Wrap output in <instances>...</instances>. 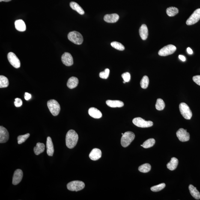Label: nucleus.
<instances>
[{"mask_svg": "<svg viewBox=\"0 0 200 200\" xmlns=\"http://www.w3.org/2000/svg\"><path fill=\"white\" fill-rule=\"evenodd\" d=\"M67 37L70 41L76 45H81L83 42V37L82 34L76 31L69 33Z\"/></svg>", "mask_w": 200, "mask_h": 200, "instance_id": "nucleus-3", "label": "nucleus"}, {"mask_svg": "<svg viewBox=\"0 0 200 200\" xmlns=\"http://www.w3.org/2000/svg\"><path fill=\"white\" fill-rule=\"evenodd\" d=\"M179 108L180 113L183 118L187 120L191 119L192 116V112L189 106L186 103H180L179 106Z\"/></svg>", "mask_w": 200, "mask_h": 200, "instance_id": "nucleus-6", "label": "nucleus"}, {"mask_svg": "<svg viewBox=\"0 0 200 200\" xmlns=\"http://www.w3.org/2000/svg\"><path fill=\"white\" fill-rule=\"evenodd\" d=\"M7 59L10 64L15 68H19L20 67V60L14 53L12 52L9 53L7 54Z\"/></svg>", "mask_w": 200, "mask_h": 200, "instance_id": "nucleus-10", "label": "nucleus"}, {"mask_svg": "<svg viewBox=\"0 0 200 200\" xmlns=\"http://www.w3.org/2000/svg\"><path fill=\"white\" fill-rule=\"evenodd\" d=\"M119 18V16L116 13L105 15L104 20L109 23H114L118 21Z\"/></svg>", "mask_w": 200, "mask_h": 200, "instance_id": "nucleus-15", "label": "nucleus"}, {"mask_svg": "<svg viewBox=\"0 0 200 200\" xmlns=\"http://www.w3.org/2000/svg\"><path fill=\"white\" fill-rule=\"evenodd\" d=\"M102 156V152L99 149L94 148L90 153V158L93 160H97L100 159Z\"/></svg>", "mask_w": 200, "mask_h": 200, "instance_id": "nucleus-16", "label": "nucleus"}, {"mask_svg": "<svg viewBox=\"0 0 200 200\" xmlns=\"http://www.w3.org/2000/svg\"><path fill=\"white\" fill-rule=\"evenodd\" d=\"M62 61L64 65L70 67L73 64V58L71 54L68 52H65L63 54L61 58Z\"/></svg>", "mask_w": 200, "mask_h": 200, "instance_id": "nucleus-12", "label": "nucleus"}, {"mask_svg": "<svg viewBox=\"0 0 200 200\" xmlns=\"http://www.w3.org/2000/svg\"><path fill=\"white\" fill-rule=\"evenodd\" d=\"M200 19V8L195 10L191 15L188 19L186 22L188 25L195 24L198 22Z\"/></svg>", "mask_w": 200, "mask_h": 200, "instance_id": "nucleus-9", "label": "nucleus"}, {"mask_svg": "<svg viewBox=\"0 0 200 200\" xmlns=\"http://www.w3.org/2000/svg\"><path fill=\"white\" fill-rule=\"evenodd\" d=\"M45 149V145L44 144L38 142L37 143L36 147L34 148V153L37 155H38L44 152Z\"/></svg>", "mask_w": 200, "mask_h": 200, "instance_id": "nucleus-26", "label": "nucleus"}, {"mask_svg": "<svg viewBox=\"0 0 200 200\" xmlns=\"http://www.w3.org/2000/svg\"><path fill=\"white\" fill-rule=\"evenodd\" d=\"M111 45L112 47L117 50L123 51L125 50L124 46L122 43L117 42H113L111 43Z\"/></svg>", "mask_w": 200, "mask_h": 200, "instance_id": "nucleus-33", "label": "nucleus"}, {"mask_svg": "<svg viewBox=\"0 0 200 200\" xmlns=\"http://www.w3.org/2000/svg\"><path fill=\"white\" fill-rule=\"evenodd\" d=\"M85 183L82 181L75 180L69 183L67 185V189L72 191H79L85 188Z\"/></svg>", "mask_w": 200, "mask_h": 200, "instance_id": "nucleus-5", "label": "nucleus"}, {"mask_svg": "<svg viewBox=\"0 0 200 200\" xmlns=\"http://www.w3.org/2000/svg\"><path fill=\"white\" fill-rule=\"evenodd\" d=\"M78 135L73 130H70L67 132L66 137V144L67 148L73 149L76 146L78 140Z\"/></svg>", "mask_w": 200, "mask_h": 200, "instance_id": "nucleus-1", "label": "nucleus"}, {"mask_svg": "<svg viewBox=\"0 0 200 200\" xmlns=\"http://www.w3.org/2000/svg\"><path fill=\"white\" fill-rule=\"evenodd\" d=\"M135 138V134L132 132H125L122 135L121 139V144L123 147L126 148L130 145Z\"/></svg>", "mask_w": 200, "mask_h": 200, "instance_id": "nucleus-2", "label": "nucleus"}, {"mask_svg": "<svg viewBox=\"0 0 200 200\" xmlns=\"http://www.w3.org/2000/svg\"><path fill=\"white\" fill-rule=\"evenodd\" d=\"M9 139V133L7 129L2 126H0V143H4Z\"/></svg>", "mask_w": 200, "mask_h": 200, "instance_id": "nucleus-13", "label": "nucleus"}, {"mask_svg": "<svg viewBox=\"0 0 200 200\" xmlns=\"http://www.w3.org/2000/svg\"><path fill=\"white\" fill-rule=\"evenodd\" d=\"M9 82L8 79L3 75L0 76V88H7L8 86Z\"/></svg>", "mask_w": 200, "mask_h": 200, "instance_id": "nucleus-28", "label": "nucleus"}, {"mask_svg": "<svg viewBox=\"0 0 200 200\" xmlns=\"http://www.w3.org/2000/svg\"><path fill=\"white\" fill-rule=\"evenodd\" d=\"M106 103L111 108H121L124 106V102L118 100H108L106 101Z\"/></svg>", "mask_w": 200, "mask_h": 200, "instance_id": "nucleus-19", "label": "nucleus"}, {"mask_svg": "<svg viewBox=\"0 0 200 200\" xmlns=\"http://www.w3.org/2000/svg\"><path fill=\"white\" fill-rule=\"evenodd\" d=\"M155 143V141L153 138L147 140L142 145V147L145 148H149L153 146Z\"/></svg>", "mask_w": 200, "mask_h": 200, "instance_id": "nucleus-29", "label": "nucleus"}, {"mask_svg": "<svg viewBox=\"0 0 200 200\" xmlns=\"http://www.w3.org/2000/svg\"><path fill=\"white\" fill-rule=\"evenodd\" d=\"M149 84V79L148 76H144L141 79L140 82V85L141 88L145 89L148 88Z\"/></svg>", "mask_w": 200, "mask_h": 200, "instance_id": "nucleus-32", "label": "nucleus"}, {"mask_svg": "<svg viewBox=\"0 0 200 200\" xmlns=\"http://www.w3.org/2000/svg\"><path fill=\"white\" fill-rule=\"evenodd\" d=\"M124 133H122V135H124Z\"/></svg>", "mask_w": 200, "mask_h": 200, "instance_id": "nucleus-45", "label": "nucleus"}, {"mask_svg": "<svg viewBox=\"0 0 200 200\" xmlns=\"http://www.w3.org/2000/svg\"><path fill=\"white\" fill-rule=\"evenodd\" d=\"M179 58L180 60H181L183 62H185L186 61V58L184 56L179 55Z\"/></svg>", "mask_w": 200, "mask_h": 200, "instance_id": "nucleus-41", "label": "nucleus"}, {"mask_svg": "<svg viewBox=\"0 0 200 200\" xmlns=\"http://www.w3.org/2000/svg\"><path fill=\"white\" fill-rule=\"evenodd\" d=\"M133 124L138 127L145 128L151 127L153 125V122L151 121H146L142 118L137 117L132 121Z\"/></svg>", "mask_w": 200, "mask_h": 200, "instance_id": "nucleus-7", "label": "nucleus"}, {"mask_svg": "<svg viewBox=\"0 0 200 200\" xmlns=\"http://www.w3.org/2000/svg\"><path fill=\"white\" fill-rule=\"evenodd\" d=\"M177 135L179 140L182 142H187L190 139V134L187 130L183 128H180L177 131Z\"/></svg>", "mask_w": 200, "mask_h": 200, "instance_id": "nucleus-11", "label": "nucleus"}, {"mask_svg": "<svg viewBox=\"0 0 200 200\" xmlns=\"http://www.w3.org/2000/svg\"><path fill=\"white\" fill-rule=\"evenodd\" d=\"M70 6L73 10L77 12L79 14L83 15L85 13V12L83 9L77 3L74 2V1H72L70 3Z\"/></svg>", "mask_w": 200, "mask_h": 200, "instance_id": "nucleus-25", "label": "nucleus"}, {"mask_svg": "<svg viewBox=\"0 0 200 200\" xmlns=\"http://www.w3.org/2000/svg\"><path fill=\"white\" fill-rule=\"evenodd\" d=\"M187 51L188 53L190 54V55H192V54L193 53V51H192V49L190 48L189 47L187 48Z\"/></svg>", "mask_w": 200, "mask_h": 200, "instance_id": "nucleus-42", "label": "nucleus"}, {"mask_svg": "<svg viewBox=\"0 0 200 200\" xmlns=\"http://www.w3.org/2000/svg\"><path fill=\"white\" fill-rule=\"evenodd\" d=\"M166 12L168 16L170 17H172L178 14L179 10L177 7H170L167 9Z\"/></svg>", "mask_w": 200, "mask_h": 200, "instance_id": "nucleus-27", "label": "nucleus"}, {"mask_svg": "<svg viewBox=\"0 0 200 200\" xmlns=\"http://www.w3.org/2000/svg\"><path fill=\"white\" fill-rule=\"evenodd\" d=\"M23 177V173L21 170L18 169L16 170L13 175L12 183L14 185L19 184L21 181Z\"/></svg>", "mask_w": 200, "mask_h": 200, "instance_id": "nucleus-14", "label": "nucleus"}, {"mask_svg": "<svg viewBox=\"0 0 200 200\" xmlns=\"http://www.w3.org/2000/svg\"><path fill=\"white\" fill-rule=\"evenodd\" d=\"M177 50L176 46L172 45H169L164 46L159 51L158 54L160 56H165L174 53Z\"/></svg>", "mask_w": 200, "mask_h": 200, "instance_id": "nucleus-8", "label": "nucleus"}, {"mask_svg": "<svg viewBox=\"0 0 200 200\" xmlns=\"http://www.w3.org/2000/svg\"><path fill=\"white\" fill-rule=\"evenodd\" d=\"M88 113L90 116L95 119H100L102 117V114L100 111L95 108H89Z\"/></svg>", "mask_w": 200, "mask_h": 200, "instance_id": "nucleus-18", "label": "nucleus"}, {"mask_svg": "<svg viewBox=\"0 0 200 200\" xmlns=\"http://www.w3.org/2000/svg\"><path fill=\"white\" fill-rule=\"evenodd\" d=\"M193 80L195 83L200 86V75H196L193 77Z\"/></svg>", "mask_w": 200, "mask_h": 200, "instance_id": "nucleus-39", "label": "nucleus"}, {"mask_svg": "<svg viewBox=\"0 0 200 200\" xmlns=\"http://www.w3.org/2000/svg\"><path fill=\"white\" fill-rule=\"evenodd\" d=\"M46 148L48 155L50 156H53L54 152V147L52 140L50 137H48L47 138Z\"/></svg>", "mask_w": 200, "mask_h": 200, "instance_id": "nucleus-17", "label": "nucleus"}, {"mask_svg": "<svg viewBox=\"0 0 200 200\" xmlns=\"http://www.w3.org/2000/svg\"><path fill=\"white\" fill-rule=\"evenodd\" d=\"M122 77L124 79V81H125L126 82H129L130 79V75L129 73H123L122 75Z\"/></svg>", "mask_w": 200, "mask_h": 200, "instance_id": "nucleus-37", "label": "nucleus"}, {"mask_svg": "<svg viewBox=\"0 0 200 200\" xmlns=\"http://www.w3.org/2000/svg\"><path fill=\"white\" fill-rule=\"evenodd\" d=\"M79 84V80L77 78L75 77H72L67 81V85L68 88L73 89L76 88Z\"/></svg>", "mask_w": 200, "mask_h": 200, "instance_id": "nucleus-21", "label": "nucleus"}, {"mask_svg": "<svg viewBox=\"0 0 200 200\" xmlns=\"http://www.w3.org/2000/svg\"><path fill=\"white\" fill-rule=\"evenodd\" d=\"M165 186H166V185H165V183H162L157 185L152 186V187L150 189L153 192H159L164 188Z\"/></svg>", "mask_w": 200, "mask_h": 200, "instance_id": "nucleus-35", "label": "nucleus"}, {"mask_svg": "<svg viewBox=\"0 0 200 200\" xmlns=\"http://www.w3.org/2000/svg\"><path fill=\"white\" fill-rule=\"evenodd\" d=\"M12 1V0H0V2H1L2 1H5V2H8L10 1Z\"/></svg>", "mask_w": 200, "mask_h": 200, "instance_id": "nucleus-43", "label": "nucleus"}, {"mask_svg": "<svg viewBox=\"0 0 200 200\" xmlns=\"http://www.w3.org/2000/svg\"><path fill=\"white\" fill-rule=\"evenodd\" d=\"M47 106L53 115L56 116L58 115L61 110V107L56 100H49L47 102Z\"/></svg>", "mask_w": 200, "mask_h": 200, "instance_id": "nucleus-4", "label": "nucleus"}, {"mask_svg": "<svg viewBox=\"0 0 200 200\" xmlns=\"http://www.w3.org/2000/svg\"><path fill=\"white\" fill-rule=\"evenodd\" d=\"M189 189L191 195L195 199L197 200L200 199V193L196 188L194 187L193 185H190L189 186Z\"/></svg>", "mask_w": 200, "mask_h": 200, "instance_id": "nucleus-24", "label": "nucleus"}, {"mask_svg": "<svg viewBox=\"0 0 200 200\" xmlns=\"http://www.w3.org/2000/svg\"><path fill=\"white\" fill-rule=\"evenodd\" d=\"M151 169V165L149 164L145 163L140 166L138 169L140 172L145 173L149 172Z\"/></svg>", "mask_w": 200, "mask_h": 200, "instance_id": "nucleus-30", "label": "nucleus"}, {"mask_svg": "<svg viewBox=\"0 0 200 200\" xmlns=\"http://www.w3.org/2000/svg\"><path fill=\"white\" fill-rule=\"evenodd\" d=\"M32 97V95L29 93L26 92L25 94V99L26 100H28L31 99Z\"/></svg>", "mask_w": 200, "mask_h": 200, "instance_id": "nucleus-40", "label": "nucleus"}, {"mask_svg": "<svg viewBox=\"0 0 200 200\" xmlns=\"http://www.w3.org/2000/svg\"><path fill=\"white\" fill-rule=\"evenodd\" d=\"M110 70L109 69H105V71L101 72L100 73V76L101 78L103 79H107L109 77Z\"/></svg>", "mask_w": 200, "mask_h": 200, "instance_id": "nucleus-36", "label": "nucleus"}, {"mask_svg": "<svg viewBox=\"0 0 200 200\" xmlns=\"http://www.w3.org/2000/svg\"><path fill=\"white\" fill-rule=\"evenodd\" d=\"M23 104V102L21 99L19 98H16L15 99V101L14 102V105L16 107H21Z\"/></svg>", "mask_w": 200, "mask_h": 200, "instance_id": "nucleus-38", "label": "nucleus"}, {"mask_svg": "<svg viewBox=\"0 0 200 200\" xmlns=\"http://www.w3.org/2000/svg\"><path fill=\"white\" fill-rule=\"evenodd\" d=\"M30 136V134L28 133L25 135H20L17 138L18 143L19 144H21L25 142Z\"/></svg>", "mask_w": 200, "mask_h": 200, "instance_id": "nucleus-34", "label": "nucleus"}, {"mask_svg": "<svg viewBox=\"0 0 200 200\" xmlns=\"http://www.w3.org/2000/svg\"><path fill=\"white\" fill-rule=\"evenodd\" d=\"M140 36L143 40H146L148 36V30L147 25L143 24L139 30Z\"/></svg>", "mask_w": 200, "mask_h": 200, "instance_id": "nucleus-20", "label": "nucleus"}, {"mask_svg": "<svg viewBox=\"0 0 200 200\" xmlns=\"http://www.w3.org/2000/svg\"><path fill=\"white\" fill-rule=\"evenodd\" d=\"M165 105L164 102L161 99H158L155 105L156 109L158 111H162L164 109Z\"/></svg>", "mask_w": 200, "mask_h": 200, "instance_id": "nucleus-31", "label": "nucleus"}, {"mask_svg": "<svg viewBox=\"0 0 200 200\" xmlns=\"http://www.w3.org/2000/svg\"><path fill=\"white\" fill-rule=\"evenodd\" d=\"M178 162V160L177 158H171L170 162L167 164V167L170 170L174 171L177 168Z\"/></svg>", "mask_w": 200, "mask_h": 200, "instance_id": "nucleus-23", "label": "nucleus"}, {"mask_svg": "<svg viewBox=\"0 0 200 200\" xmlns=\"http://www.w3.org/2000/svg\"><path fill=\"white\" fill-rule=\"evenodd\" d=\"M15 27L18 31L24 32L26 30V26L24 22L21 19L16 20L15 23Z\"/></svg>", "mask_w": 200, "mask_h": 200, "instance_id": "nucleus-22", "label": "nucleus"}, {"mask_svg": "<svg viewBox=\"0 0 200 200\" xmlns=\"http://www.w3.org/2000/svg\"><path fill=\"white\" fill-rule=\"evenodd\" d=\"M126 82L125 81H124V82H123V83H124V84H125Z\"/></svg>", "mask_w": 200, "mask_h": 200, "instance_id": "nucleus-44", "label": "nucleus"}]
</instances>
